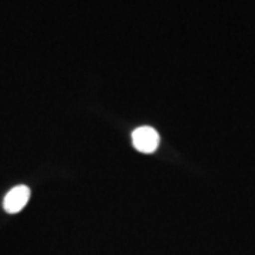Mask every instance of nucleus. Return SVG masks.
Returning <instances> with one entry per match:
<instances>
[{
    "mask_svg": "<svg viewBox=\"0 0 255 255\" xmlns=\"http://www.w3.org/2000/svg\"><path fill=\"white\" fill-rule=\"evenodd\" d=\"M132 142L139 152L142 153H153L159 146V133L153 128L140 127L133 130Z\"/></svg>",
    "mask_w": 255,
    "mask_h": 255,
    "instance_id": "f257e3e1",
    "label": "nucleus"
},
{
    "mask_svg": "<svg viewBox=\"0 0 255 255\" xmlns=\"http://www.w3.org/2000/svg\"><path fill=\"white\" fill-rule=\"evenodd\" d=\"M30 199V189L27 186H16L6 194L3 200V209L9 214H16L24 209Z\"/></svg>",
    "mask_w": 255,
    "mask_h": 255,
    "instance_id": "f03ea898",
    "label": "nucleus"
}]
</instances>
